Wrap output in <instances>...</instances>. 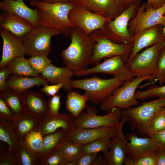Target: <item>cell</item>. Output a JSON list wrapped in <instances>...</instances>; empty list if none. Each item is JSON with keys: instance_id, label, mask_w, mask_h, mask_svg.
<instances>
[{"instance_id": "17", "label": "cell", "mask_w": 165, "mask_h": 165, "mask_svg": "<svg viewBox=\"0 0 165 165\" xmlns=\"http://www.w3.org/2000/svg\"><path fill=\"white\" fill-rule=\"evenodd\" d=\"M164 39L165 35L161 25H156L141 31L132 38V50L127 61L132 60L143 49Z\"/></svg>"}, {"instance_id": "44", "label": "cell", "mask_w": 165, "mask_h": 165, "mask_svg": "<svg viewBox=\"0 0 165 165\" xmlns=\"http://www.w3.org/2000/svg\"><path fill=\"white\" fill-rule=\"evenodd\" d=\"M98 153H84L76 160V165H92Z\"/></svg>"}, {"instance_id": "2", "label": "cell", "mask_w": 165, "mask_h": 165, "mask_svg": "<svg viewBox=\"0 0 165 165\" xmlns=\"http://www.w3.org/2000/svg\"><path fill=\"white\" fill-rule=\"evenodd\" d=\"M29 4L36 7L39 12L38 26L56 29L65 36H69L73 27L69 20L68 15L76 6L73 2L47 3L39 0H30Z\"/></svg>"}, {"instance_id": "8", "label": "cell", "mask_w": 165, "mask_h": 165, "mask_svg": "<svg viewBox=\"0 0 165 165\" xmlns=\"http://www.w3.org/2000/svg\"><path fill=\"white\" fill-rule=\"evenodd\" d=\"M165 46L164 39L139 53L125 64L135 77L152 75Z\"/></svg>"}, {"instance_id": "28", "label": "cell", "mask_w": 165, "mask_h": 165, "mask_svg": "<svg viewBox=\"0 0 165 165\" xmlns=\"http://www.w3.org/2000/svg\"><path fill=\"white\" fill-rule=\"evenodd\" d=\"M0 98L4 101L16 117L27 113L25 110L22 94L10 89L1 92Z\"/></svg>"}, {"instance_id": "58", "label": "cell", "mask_w": 165, "mask_h": 165, "mask_svg": "<svg viewBox=\"0 0 165 165\" xmlns=\"http://www.w3.org/2000/svg\"><path fill=\"white\" fill-rule=\"evenodd\" d=\"M28 0V1H29L30 0Z\"/></svg>"}, {"instance_id": "5", "label": "cell", "mask_w": 165, "mask_h": 165, "mask_svg": "<svg viewBox=\"0 0 165 165\" xmlns=\"http://www.w3.org/2000/svg\"><path fill=\"white\" fill-rule=\"evenodd\" d=\"M89 35L94 42L90 64L94 66L102 60L116 56L121 57L125 63L128 61L132 50V43L123 44L113 41L104 35L99 29Z\"/></svg>"}, {"instance_id": "31", "label": "cell", "mask_w": 165, "mask_h": 165, "mask_svg": "<svg viewBox=\"0 0 165 165\" xmlns=\"http://www.w3.org/2000/svg\"><path fill=\"white\" fill-rule=\"evenodd\" d=\"M6 66L11 74L13 75L28 77L40 76L33 70L28 59L24 56L18 57L13 59Z\"/></svg>"}, {"instance_id": "6", "label": "cell", "mask_w": 165, "mask_h": 165, "mask_svg": "<svg viewBox=\"0 0 165 165\" xmlns=\"http://www.w3.org/2000/svg\"><path fill=\"white\" fill-rule=\"evenodd\" d=\"M152 79V75L135 77L125 82L100 104L101 109L108 112L115 108L127 109L138 105L139 102L135 96L137 89L143 81Z\"/></svg>"}, {"instance_id": "25", "label": "cell", "mask_w": 165, "mask_h": 165, "mask_svg": "<svg viewBox=\"0 0 165 165\" xmlns=\"http://www.w3.org/2000/svg\"><path fill=\"white\" fill-rule=\"evenodd\" d=\"M49 82L41 75L35 77H28L14 75L9 76L6 81L10 88L22 94L31 88L48 84Z\"/></svg>"}, {"instance_id": "10", "label": "cell", "mask_w": 165, "mask_h": 165, "mask_svg": "<svg viewBox=\"0 0 165 165\" xmlns=\"http://www.w3.org/2000/svg\"><path fill=\"white\" fill-rule=\"evenodd\" d=\"M165 13V2L161 7L154 9L147 7L146 3L140 6L134 16L130 20L128 29L132 37L141 31L154 26L165 25L163 16Z\"/></svg>"}, {"instance_id": "12", "label": "cell", "mask_w": 165, "mask_h": 165, "mask_svg": "<svg viewBox=\"0 0 165 165\" xmlns=\"http://www.w3.org/2000/svg\"><path fill=\"white\" fill-rule=\"evenodd\" d=\"M98 73L110 75L125 82L135 78L126 67L123 60L119 56L106 59L93 68L74 72V76L77 77Z\"/></svg>"}, {"instance_id": "54", "label": "cell", "mask_w": 165, "mask_h": 165, "mask_svg": "<svg viewBox=\"0 0 165 165\" xmlns=\"http://www.w3.org/2000/svg\"><path fill=\"white\" fill-rule=\"evenodd\" d=\"M163 17L165 19V13H164ZM163 32L164 34V35H165V25L163 27Z\"/></svg>"}, {"instance_id": "29", "label": "cell", "mask_w": 165, "mask_h": 165, "mask_svg": "<svg viewBox=\"0 0 165 165\" xmlns=\"http://www.w3.org/2000/svg\"><path fill=\"white\" fill-rule=\"evenodd\" d=\"M89 101L86 95L72 90L68 93L66 101L67 110L75 118L78 117L88 106L86 102Z\"/></svg>"}, {"instance_id": "34", "label": "cell", "mask_w": 165, "mask_h": 165, "mask_svg": "<svg viewBox=\"0 0 165 165\" xmlns=\"http://www.w3.org/2000/svg\"><path fill=\"white\" fill-rule=\"evenodd\" d=\"M111 138H101L82 145L83 153L84 154L106 152L109 149Z\"/></svg>"}, {"instance_id": "37", "label": "cell", "mask_w": 165, "mask_h": 165, "mask_svg": "<svg viewBox=\"0 0 165 165\" xmlns=\"http://www.w3.org/2000/svg\"><path fill=\"white\" fill-rule=\"evenodd\" d=\"M66 162L58 149L39 158L37 165H64Z\"/></svg>"}, {"instance_id": "11", "label": "cell", "mask_w": 165, "mask_h": 165, "mask_svg": "<svg viewBox=\"0 0 165 165\" xmlns=\"http://www.w3.org/2000/svg\"><path fill=\"white\" fill-rule=\"evenodd\" d=\"M122 109L113 108L104 115H97V111L94 106H88L85 112H82L75 119L74 128H96L104 127H117L121 119Z\"/></svg>"}, {"instance_id": "47", "label": "cell", "mask_w": 165, "mask_h": 165, "mask_svg": "<svg viewBox=\"0 0 165 165\" xmlns=\"http://www.w3.org/2000/svg\"><path fill=\"white\" fill-rule=\"evenodd\" d=\"M149 136L161 149L165 148V129L152 134Z\"/></svg>"}, {"instance_id": "24", "label": "cell", "mask_w": 165, "mask_h": 165, "mask_svg": "<svg viewBox=\"0 0 165 165\" xmlns=\"http://www.w3.org/2000/svg\"><path fill=\"white\" fill-rule=\"evenodd\" d=\"M40 75L53 84H62L63 88L68 92L71 90L74 72L66 67H58L50 63Z\"/></svg>"}, {"instance_id": "36", "label": "cell", "mask_w": 165, "mask_h": 165, "mask_svg": "<svg viewBox=\"0 0 165 165\" xmlns=\"http://www.w3.org/2000/svg\"><path fill=\"white\" fill-rule=\"evenodd\" d=\"M165 129V109L161 108L154 116L147 130V135Z\"/></svg>"}, {"instance_id": "41", "label": "cell", "mask_w": 165, "mask_h": 165, "mask_svg": "<svg viewBox=\"0 0 165 165\" xmlns=\"http://www.w3.org/2000/svg\"><path fill=\"white\" fill-rule=\"evenodd\" d=\"M0 165H18L16 151L8 148L0 155Z\"/></svg>"}, {"instance_id": "33", "label": "cell", "mask_w": 165, "mask_h": 165, "mask_svg": "<svg viewBox=\"0 0 165 165\" xmlns=\"http://www.w3.org/2000/svg\"><path fill=\"white\" fill-rule=\"evenodd\" d=\"M67 162L75 160L84 153L82 145L67 141L58 149Z\"/></svg>"}, {"instance_id": "55", "label": "cell", "mask_w": 165, "mask_h": 165, "mask_svg": "<svg viewBox=\"0 0 165 165\" xmlns=\"http://www.w3.org/2000/svg\"><path fill=\"white\" fill-rule=\"evenodd\" d=\"M164 82H165V75L162 79L160 84L162 85Z\"/></svg>"}, {"instance_id": "39", "label": "cell", "mask_w": 165, "mask_h": 165, "mask_svg": "<svg viewBox=\"0 0 165 165\" xmlns=\"http://www.w3.org/2000/svg\"><path fill=\"white\" fill-rule=\"evenodd\" d=\"M135 96L138 100H144L156 97H165V85L154 87L145 90L136 91Z\"/></svg>"}, {"instance_id": "21", "label": "cell", "mask_w": 165, "mask_h": 165, "mask_svg": "<svg viewBox=\"0 0 165 165\" xmlns=\"http://www.w3.org/2000/svg\"><path fill=\"white\" fill-rule=\"evenodd\" d=\"M0 27L21 38L34 28L28 20L4 11L0 12Z\"/></svg>"}, {"instance_id": "38", "label": "cell", "mask_w": 165, "mask_h": 165, "mask_svg": "<svg viewBox=\"0 0 165 165\" xmlns=\"http://www.w3.org/2000/svg\"><path fill=\"white\" fill-rule=\"evenodd\" d=\"M48 56L47 54L34 55L27 59L33 70L40 74L51 63L52 60L48 58Z\"/></svg>"}, {"instance_id": "42", "label": "cell", "mask_w": 165, "mask_h": 165, "mask_svg": "<svg viewBox=\"0 0 165 165\" xmlns=\"http://www.w3.org/2000/svg\"><path fill=\"white\" fill-rule=\"evenodd\" d=\"M61 95L59 94L50 97L48 101L49 112L51 114L58 113L61 107Z\"/></svg>"}, {"instance_id": "20", "label": "cell", "mask_w": 165, "mask_h": 165, "mask_svg": "<svg viewBox=\"0 0 165 165\" xmlns=\"http://www.w3.org/2000/svg\"><path fill=\"white\" fill-rule=\"evenodd\" d=\"M75 119L70 113L49 112L41 120L36 130L43 137L61 128L70 131L74 127Z\"/></svg>"}, {"instance_id": "56", "label": "cell", "mask_w": 165, "mask_h": 165, "mask_svg": "<svg viewBox=\"0 0 165 165\" xmlns=\"http://www.w3.org/2000/svg\"><path fill=\"white\" fill-rule=\"evenodd\" d=\"M162 149L165 152V148H163Z\"/></svg>"}, {"instance_id": "22", "label": "cell", "mask_w": 165, "mask_h": 165, "mask_svg": "<svg viewBox=\"0 0 165 165\" xmlns=\"http://www.w3.org/2000/svg\"><path fill=\"white\" fill-rule=\"evenodd\" d=\"M26 112L41 120L48 113V101L41 93L27 90L22 94Z\"/></svg>"}, {"instance_id": "18", "label": "cell", "mask_w": 165, "mask_h": 165, "mask_svg": "<svg viewBox=\"0 0 165 165\" xmlns=\"http://www.w3.org/2000/svg\"><path fill=\"white\" fill-rule=\"evenodd\" d=\"M72 2L109 20L114 19L124 10L116 0H73Z\"/></svg>"}, {"instance_id": "4", "label": "cell", "mask_w": 165, "mask_h": 165, "mask_svg": "<svg viewBox=\"0 0 165 165\" xmlns=\"http://www.w3.org/2000/svg\"><path fill=\"white\" fill-rule=\"evenodd\" d=\"M165 106V97L144 102L137 107L122 110L121 119H124L132 130L147 135L149 123L156 114Z\"/></svg>"}, {"instance_id": "16", "label": "cell", "mask_w": 165, "mask_h": 165, "mask_svg": "<svg viewBox=\"0 0 165 165\" xmlns=\"http://www.w3.org/2000/svg\"><path fill=\"white\" fill-rule=\"evenodd\" d=\"M0 35L3 41L2 52L0 68L6 67L13 59L25 55L21 38L5 29L0 28Z\"/></svg>"}, {"instance_id": "19", "label": "cell", "mask_w": 165, "mask_h": 165, "mask_svg": "<svg viewBox=\"0 0 165 165\" xmlns=\"http://www.w3.org/2000/svg\"><path fill=\"white\" fill-rule=\"evenodd\" d=\"M125 121L121 119L117 126L118 133L111 138L110 150L104 153L107 165H123L126 159L127 148L122 128Z\"/></svg>"}, {"instance_id": "15", "label": "cell", "mask_w": 165, "mask_h": 165, "mask_svg": "<svg viewBox=\"0 0 165 165\" xmlns=\"http://www.w3.org/2000/svg\"><path fill=\"white\" fill-rule=\"evenodd\" d=\"M118 133L117 127H115L88 128L73 127L69 131L68 141L83 145L101 138H112Z\"/></svg>"}, {"instance_id": "35", "label": "cell", "mask_w": 165, "mask_h": 165, "mask_svg": "<svg viewBox=\"0 0 165 165\" xmlns=\"http://www.w3.org/2000/svg\"><path fill=\"white\" fill-rule=\"evenodd\" d=\"M30 147L38 155L42 152L43 148V136L36 129L28 133L24 139Z\"/></svg>"}, {"instance_id": "27", "label": "cell", "mask_w": 165, "mask_h": 165, "mask_svg": "<svg viewBox=\"0 0 165 165\" xmlns=\"http://www.w3.org/2000/svg\"><path fill=\"white\" fill-rule=\"evenodd\" d=\"M41 120L27 113L16 117L12 122L19 140H23L28 133L37 129Z\"/></svg>"}, {"instance_id": "1", "label": "cell", "mask_w": 165, "mask_h": 165, "mask_svg": "<svg viewBox=\"0 0 165 165\" xmlns=\"http://www.w3.org/2000/svg\"><path fill=\"white\" fill-rule=\"evenodd\" d=\"M69 36L70 45L61 53L64 64L73 72L87 68L93 52V39L76 27H73Z\"/></svg>"}, {"instance_id": "48", "label": "cell", "mask_w": 165, "mask_h": 165, "mask_svg": "<svg viewBox=\"0 0 165 165\" xmlns=\"http://www.w3.org/2000/svg\"><path fill=\"white\" fill-rule=\"evenodd\" d=\"M157 154L142 157L132 165H156Z\"/></svg>"}, {"instance_id": "13", "label": "cell", "mask_w": 165, "mask_h": 165, "mask_svg": "<svg viewBox=\"0 0 165 165\" xmlns=\"http://www.w3.org/2000/svg\"><path fill=\"white\" fill-rule=\"evenodd\" d=\"M68 18L73 27L79 28L88 35L95 30L102 29L106 22L110 20L82 6H75L71 9Z\"/></svg>"}, {"instance_id": "3", "label": "cell", "mask_w": 165, "mask_h": 165, "mask_svg": "<svg viewBox=\"0 0 165 165\" xmlns=\"http://www.w3.org/2000/svg\"><path fill=\"white\" fill-rule=\"evenodd\" d=\"M125 82L117 77L105 79L97 76L73 80L72 88L81 89L94 105L101 104Z\"/></svg>"}, {"instance_id": "7", "label": "cell", "mask_w": 165, "mask_h": 165, "mask_svg": "<svg viewBox=\"0 0 165 165\" xmlns=\"http://www.w3.org/2000/svg\"><path fill=\"white\" fill-rule=\"evenodd\" d=\"M140 1L130 5L114 19L105 24L100 32L108 38L123 44L132 43V36L128 29L130 20L134 16L140 6Z\"/></svg>"}, {"instance_id": "43", "label": "cell", "mask_w": 165, "mask_h": 165, "mask_svg": "<svg viewBox=\"0 0 165 165\" xmlns=\"http://www.w3.org/2000/svg\"><path fill=\"white\" fill-rule=\"evenodd\" d=\"M11 74L9 70L6 66L0 69V91L7 90L10 88L6 83L7 79Z\"/></svg>"}, {"instance_id": "26", "label": "cell", "mask_w": 165, "mask_h": 165, "mask_svg": "<svg viewBox=\"0 0 165 165\" xmlns=\"http://www.w3.org/2000/svg\"><path fill=\"white\" fill-rule=\"evenodd\" d=\"M69 132L68 130L61 128L43 137L42 150V152L38 155V159L58 150L68 141Z\"/></svg>"}, {"instance_id": "53", "label": "cell", "mask_w": 165, "mask_h": 165, "mask_svg": "<svg viewBox=\"0 0 165 165\" xmlns=\"http://www.w3.org/2000/svg\"><path fill=\"white\" fill-rule=\"evenodd\" d=\"M41 2L47 3L56 2H72L73 0H39Z\"/></svg>"}, {"instance_id": "46", "label": "cell", "mask_w": 165, "mask_h": 165, "mask_svg": "<svg viewBox=\"0 0 165 165\" xmlns=\"http://www.w3.org/2000/svg\"><path fill=\"white\" fill-rule=\"evenodd\" d=\"M15 117L4 101L0 98V118L13 120Z\"/></svg>"}, {"instance_id": "32", "label": "cell", "mask_w": 165, "mask_h": 165, "mask_svg": "<svg viewBox=\"0 0 165 165\" xmlns=\"http://www.w3.org/2000/svg\"><path fill=\"white\" fill-rule=\"evenodd\" d=\"M16 152L18 158V165H37L38 160L37 154L24 140H20Z\"/></svg>"}, {"instance_id": "57", "label": "cell", "mask_w": 165, "mask_h": 165, "mask_svg": "<svg viewBox=\"0 0 165 165\" xmlns=\"http://www.w3.org/2000/svg\"><path fill=\"white\" fill-rule=\"evenodd\" d=\"M164 108H165V106L164 107Z\"/></svg>"}, {"instance_id": "50", "label": "cell", "mask_w": 165, "mask_h": 165, "mask_svg": "<svg viewBox=\"0 0 165 165\" xmlns=\"http://www.w3.org/2000/svg\"><path fill=\"white\" fill-rule=\"evenodd\" d=\"M156 165H165V152L162 149L157 154Z\"/></svg>"}, {"instance_id": "45", "label": "cell", "mask_w": 165, "mask_h": 165, "mask_svg": "<svg viewBox=\"0 0 165 165\" xmlns=\"http://www.w3.org/2000/svg\"><path fill=\"white\" fill-rule=\"evenodd\" d=\"M63 85L61 83L49 85L48 84L43 86L40 91L46 95L50 97L57 94L61 88H63Z\"/></svg>"}, {"instance_id": "52", "label": "cell", "mask_w": 165, "mask_h": 165, "mask_svg": "<svg viewBox=\"0 0 165 165\" xmlns=\"http://www.w3.org/2000/svg\"><path fill=\"white\" fill-rule=\"evenodd\" d=\"M106 159L101 155L97 156L94 161L92 165H106Z\"/></svg>"}, {"instance_id": "9", "label": "cell", "mask_w": 165, "mask_h": 165, "mask_svg": "<svg viewBox=\"0 0 165 165\" xmlns=\"http://www.w3.org/2000/svg\"><path fill=\"white\" fill-rule=\"evenodd\" d=\"M61 34L56 29L41 26L34 27L22 38L25 55H48L52 49L51 38Z\"/></svg>"}, {"instance_id": "40", "label": "cell", "mask_w": 165, "mask_h": 165, "mask_svg": "<svg viewBox=\"0 0 165 165\" xmlns=\"http://www.w3.org/2000/svg\"><path fill=\"white\" fill-rule=\"evenodd\" d=\"M165 75V46L163 49L158 60L155 70L152 75V80L160 83Z\"/></svg>"}, {"instance_id": "14", "label": "cell", "mask_w": 165, "mask_h": 165, "mask_svg": "<svg viewBox=\"0 0 165 165\" xmlns=\"http://www.w3.org/2000/svg\"><path fill=\"white\" fill-rule=\"evenodd\" d=\"M125 141L127 153L124 164L132 165L140 158L157 153L161 149L150 137H138L134 132L128 134Z\"/></svg>"}, {"instance_id": "49", "label": "cell", "mask_w": 165, "mask_h": 165, "mask_svg": "<svg viewBox=\"0 0 165 165\" xmlns=\"http://www.w3.org/2000/svg\"><path fill=\"white\" fill-rule=\"evenodd\" d=\"M165 2V0H147L146 6L157 9L162 6Z\"/></svg>"}, {"instance_id": "51", "label": "cell", "mask_w": 165, "mask_h": 165, "mask_svg": "<svg viewBox=\"0 0 165 165\" xmlns=\"http://www.w3.org/2000/svg\"><path fill=\"white\" fill-rule=\"evenodd\" d=\"M125 9L130 5L135 3L140 0H116Z\"/></svg>"}, {"instance_id": "30", "label": "cell", "mask_w": 165, "mask_h": 165, "mask_svg": "<svg viewBox=\"0 0 165 165\" xmlns=\"http://www.w3.org/2000/svg\"><path fill=\"white\" fill-rule=\"evenodd\" d=\"M0 140L7 143L10 148L16 150L20 140L15 133L12 120L0 118Z\"/></svg>"}, {"instance_id": "23", "label": "cell", "mask_w": 165, "mask_h": 165, "mask_svg": "<svg viewBox=\"0 0 165 165\" xmlns=\"http://www.w3.org/2000/svg\"><path fill=\"white\" fill-rule=\"evenodd\" d=\"M0 8L7 12L24 18L29 21L34 27L38 26L39 13L36 8L28 7L24 0H4L0 2Z\"/></svg>"}]
</instances>
